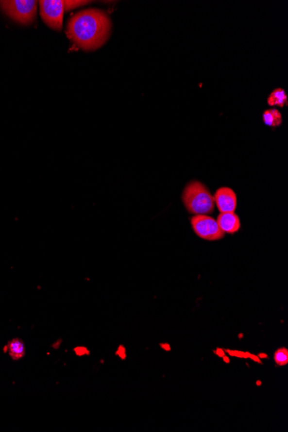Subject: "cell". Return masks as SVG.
I'll return each mask as SVG.
<instances>
[{"label": "cell", "mask_w": 288, "mask_h": 432, "mask_svg": "<svg viewBox=\"0 0 288 432\" xmlns=\"http://www.w3.org/2000/svg\"><path fill=\"white\" fill-rule=\"evenodd\" d=\"M112 21L100 9H85L68 20L67 34L76 46L93 51L103 46L111 35Z\"/></svg>", "instance_id": "obj_1"}, {"label": "cell", "mask_w": 288, "mask_h": 432, "mask_svg": "<svg viewBox=\"0 0 288 432\" xmlns=\"http://www.w3.org/2000/svg\"><path fill=\"white\" fill-rule=\"evenodd\" d=\"M181 199L188 213L194 215H208L214 210L213 196L201 182L193 181L187 184Z\"/></svg>", "instance_id": "obj_2"}, {"label": "cell", "mask_w": 288, "mask_h": 432, "mask_svg": "<svg viewBox=\"0 0 288 432\" xmlns=\"http://www.w3.org/2000/svg\"><path fill=\"white\" fill-rule=\"evenodd\" d=\"M81 0H42L39 1L40 14L43 22L54 31L62 30V20L66 12L89 4Z\"/></svg>", "instance_id": "obj_3"}, {"label": "cell", "mask_w": 288, "mask_h": 432, "mask_svg": "<svg viewBox=\"0 0 288 432\" xmlns=\"http://www.w3.org/2000/svg\"><path fill=\"white\" fill-rule=\"evenodd\" d=\"M37 4L38 2L34 0L0 1L2 12L11 19L23 25H30L35 22Z\"/></svg>", "instance_id": "obj_4"}, {"label": "cell", "mask_w": 288, "mask_h": 432, "mask_svg": "<svg viewBox=\"0 0 288 432\" xmlns=\"http://www.w3.org/2000/svg\"><path fill=\"white\" fill-rule=\"evenodd\" d=\"M191 225L193 232L201 239L217 241L222 239L224 236V233L220 230L217 220L207 215H195L192 216Z\"/></svg>", "instance_id": "obj_5"}, {"label": "cell", "mask_w": 288, "mask_h": 432, "mask_svg": "<svg viewBox=\"0 0 288 432\" xmlns=\"http://www.w3.org/2000/svg\"><path fill=\"white\" fill-rule=\"evenodd\" d=\"M213 201L220 213H234L237 205V194L230 187H221L217 190Z\"/></svg>", "instance_id": "obj_6"}, {"label": "cell", "mask_w": 288, "mask_h": 432, "mask_svg": "<svg viewBox=\"0 0 288 432\" xmlns=\"http://www.w3.org/2000/svg\"><path fill=\"white\" fill-rule=\"evenodd\" d=\"M217 223L222 232L225 234H235L238 232L241 228V222L238 216L235 213H220Z\"/></svg>", "instance_id": "obj_7"}, {"label": "cell", "mask_w": 288, "mask_h": 432, "mask_svg": "<svg viewBox=\"0 0 288 432\" xmlns=\"http://www.w3.org/2000/svg\"><path fill=\"white\" fill-rule=\"evenodd\" d=\"M7 351L9 355L13 360H19L25 355V344L18 338L10 341L7 344Z\"/></svg>", "instance_id": "obj_8"}, {"label": "cell", "mask_w": 288, "mask_h": 432, "mask_svg": "<svg viewBox=\"0 0 288 432\" xmlns=\"http://www.w3.org/2000/svg\"><path fill=\"white\" fill-rule=\"evenodd\" d=\"M268 104L270 106L284 107L288 104V96L282 88H276L270 93L268 98Z\"/></svg>", "instance_id": "obj_9"}, {"label": "cell", "mask_w": 288, "mask_h": 432, "mask_svg": "<svg viewBox=\"0 0 288 432\" xmlns=\"http://www.w3.org/2000/svg\"><path fill=\"white\" fill-rule=\"evenodd\" d=\"M262 118L266 125L269 127H278L282 123L281 112L277 109H269L263 113Z\"/></svg>", "instance_id": "obj_10"}, {"label": "cell", "mask_w": 288, "mask_h": 432, "mask_svg": "<svg viewBox=\"0 0 288 432\" xmlns=\"http://www.w3.org/2000/svg\"><path fill=\"white\" fill-rule=\"evenodd\" d=\"M273 361L277 366H284L288 363V349L287 348H280L273 355Z\"/></svg>", "instance_id": "obj_11"}]
</instances>
